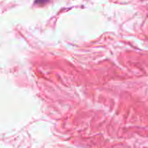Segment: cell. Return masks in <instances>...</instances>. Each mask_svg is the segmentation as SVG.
Wrapping results in <instances>:
<instances>
[{"label":"cell","mask_w":148,"mask_h":148,"mask_svg":"<svg viewBox=\"0 0 148 148\" xmlns=\"http://www.w3.org/2000/svg\"><path fill=\"white\" fill-rule=\"evenodd\" d=\"M47 2H49V0H36L35 4L38 5H42L46 4Z\"/></svg>","instance_id":"6da1fadb"}]
</instances>
